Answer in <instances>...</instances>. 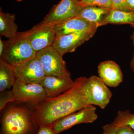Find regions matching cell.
I'll return each instance as SVG.
<instances>
[{"label": "cell", "instance_id": "6da1fadb", "mask_svg": "<svg viewBox=\"0 0 134 134\" xmlns=\"http://www.w3.org/2000/svg\"><path fill=\"white\" fill-rule=\"evenodd\" d=\"M85 78H76L71 88L55 97L47 99L36 108L35 118L39 127L53 125L63 117L90 105L82 90Z\"/></svg>", "mask_w": 134, "mask_h": 134}, {"label": "cell", "instance_id": "7a4b0ae2", "mask_svg": "<svg viewBox=\"0 0 134 134\" xmlns=\"http://www.w3.org/2000/svg\"><path fill=\"white\" fill-rule=\"evenodd\" d=\"M36 108L26 103L15 101L1 111L0 134H36L39 127Z\"/></svg>", "mask_w": 134, "mask_h": 134}, {"label": "cell", "instance_id": "3957f363", "mask_svg": "<svg viewBox=\"0 0 134 134\" xmlns=\"http://www.w3.org/2000/svg\"><path fill=\"white\" fill-rule=\"evenodd\" d=\"M4 51L0 59L12 66L27 61L37 54L23 32H19L15 38L4 41Z\"/></svg>", "mask_w": 134, "mask_h": 134}, {"label": "cell", "instance_id": "277c9868", "mask_svg": "<svg viewBox=\"0 0 134 134\" xmlns=\"http://www.w3.org/2000/svg\"><path fill=\"white\" fill-rule=\"evenodd\" d=\"M36 56L41 62L46 76L59 77L72 80L63 56L53 46L37 52Z\"/></svg>", "mask_w": 134, "mask_h": 134}, {"label": "cell", "instance_id": "5b68a950", "mask_svg": "<svg viewBox=\"0 0 134 134\" xmlns=\"http://www.w3.org/2000/svg\"><path fill=\"white\" fill-rule=\"evenodd\" d=\"M84 94L89 105L105 109L110 103L112 93L98 76L86 77L82 85Z\"/></svg>", "mask_w": 134, "mask_h": 134}, {"label": "cell", "instance_id": "8992f818", "mask_svg": "<svg viewBox=\"0 0 134 134\" xmlns=\"http://www.w3.org/2000/svg\"><path fill=\"white\" fill-rule=\"evenodd\" d=\"M12 90L15 101L26 103L36 109L47 98L40 84L27 83L16 78Z\"/></svg>", "mask_w": 134, "mask_h": 134}, {"label": "cell", "instance_id": "52a82bcc", "mask_svg": "<svg viewBox=\"0 0 134 134\" xmlns=\"http://www.w3.org/2000/svg\"><path fill=\"white\" fill-rule=\"evenodd\" d=\"M83 8L80 0H61L53 6L40 24L52 25L58 24L78 15Z\"/></svg>", "mask_w": 134, "mask_h": 134}, {"label": "cell", "instance_id": "ba28073f", "mask_svg": "<svg viewBox=\"0 0 134 134\" xmlns=\"http://www.w3.org/2000/svg\"><path fill=\"white\" fill-rule=\"evenodd\" d=\"M98 119L96 108L90 105L63 117L52 125L56 134L71 128L79 124L92 123Z\"/></svg>", "mask_w": 134, "mask_h": 134}, {"label": "cell", "instance_id": "9c48e42d", "mask_svg": "<svg viewBox=\"0 0 134 134\" xmlns=\"http://www.w3.org/2000/svg\"><path fill=\"white\" fill-rule=\"evenodd\" d=\"M98 28H91L81 31L57 36L53 46L62 56L74 52L79 46L91 38Z\"/></svg>", "mask_w": 134, "mask_h": 134}, {"label": "cell", "instance_id": "30bf717a", "mask_svg": "<svg viewBox=\"0 0 134 134\" xmlns=\"http://www.w3.org/2000/svg\"><path fill=\"white\" fill-rule=\"evenodd\" d=\"M23 32L37 52L53 46L56 38V33L52 25L39 23Z\"/></svg>", "mask_w": 134, "mask_h": 134}, {"label": "cell", "instance_id": "8fae6325", "mask_svg": "<svg viewBox=\"0 0 134 134\" xmlns=\"http://www.w3.org/2000/svg\"><path fill=\"white\" fill-rule=\"evenodd\" d=\"M12 67L16 78L26 83L40 84L46 76L41 62L36 55Z\"/></svg>", "mask_w": 134, "mask_h": 134}, {"label": "cell", "instance_id": "7c38bea8", "mask_svg": "<svg viewBox=\"0 0 134 134\" xmlns=\"http://www.w3.org/2000/svg\"><path fill=\"white\" fill-rule=\"evenodd\" d=\"M99 77L107 86L116 88L123 81L122 70L115 62L107 60L100 63L98 66Z\"/></svg>", "mask_w": 134, "mask_h": 134}, {"label": "cell", "instance_id": "4fadbf2b", "mask_svg": "<svg viewBox=\"0 0 134 134\" xmlns=\"http://www.w3.org/2000/svg\"><path fill=\"white\" fill-rule=\"evenodd\" d=\"M74 83L73 80L59 77L46 76L40 84L44 89L47 98L57 97L72 88Z\"/></svg>", "mask_w": 134, "mask_h": 134}, {"label": "cell", "instance_id": "5bb4252c", "mask_svg": "<svg viewBox=\"0 0 134 134\" xmlns=\"http://www.w3.org/2000/svg\"><path fill=\"white\" fill-rule=\"evenodd\" d=\"M53 26L56 37L81 31L91 28H98L96 24L77 16Z\"/></svg>", "mask_w": 134, "mask_h": 134}, {"label": "cell", "instance_id": "9a60e30c", "mask_svg": "<svg viewBox=\"0 0 134 134\" xmlns=\"http://www.w3.org/2000/svg\"><path fill=\"white\" fill-rule=\"evenodd\" d=\"M108 24H129L134 28V11H123L111 9L110 13L101 22L99 26Z\"/></svg>", "mask_w": 134, "mask_h": 134}, {"label": "cell", "instance_id": "2e32d148", "mask_svg": "<svg viewBox=\"0 0 134 134\" xmlns=\"http://www.w3.org/2000/svg\"><path fill=\"white\" fill-rule=\"evenodd\" d=\"M15 15L14 14L4 13L0 11V35L9 39L15 38L19 34L18 26L15 23Z\"/></svg>", "mask_w": 134, "mask_h": 134}, {"label": "cell", "instance_id": "e0dca14e", "mask_svg": "<svg viewBox=\"0 0 134 134\" xmlns=\"http://www.w3.org/2000/svg\"><path fill=\"white\" fill-rule=\"evenodd\" d=\"M111 9L95 6H87L84 7L77 16L96 24L98 27L101 22L109 14Z\"/></svg>", "mask_w": 134, "mask_h": 134}, {"label": "cell", "instance_id": "ac0fdd59", "mask_svg": "<svg viewBox=\"0 0 134 134\" xmlns=\"http://www.w3.org/2000/svg\"><path fill=\"white\" fill-rule=\"evenodd\" d=\"M16 79L12 65L0 59V92L12 88Z\"/></svg>", "mask_w": 134, "mask_h": 134}, {"label": "cell", "instance_id": "d6986e66", "mask_svg": "<svg viewBox=\"0 0 134 134\" xmlns=\"http://www.w3.org/2000/svg\"><path fill=\"white\" fill-rule=\"evenodd\" d=\"M114 121L119 126L125 125L134 130V114L129 110L119 111Z\"/></svg>", "mask_w": 134, "mask_h": 134}, {"label": "cell", "instance_id": "ffe728a7", "mask_svg": "<svg viewBox=\"0 0 134 134\" xmlns=\"http://www.w3.org/2000/svg\"><path fill=\"white\" fill-rule=\"evenodd\" d=\"M80 1L84 7L95 6L112 9L111 0H80Z\"/></svg>", "mask_w": 134, "mask_h": 134}, {"label": "cell", "instance_id": "44dd1931", "mask_svg": "<svg viewBox=\"0 0 134 134\" xmlns=\"http://www.w3.org/2000/svg\"><path fill=\"white\" fill-rule=\"evenodd\" d=\"M15 101L12 89L1 92L0 94V111L9 103Z\"/></svg>", "mask_w": 134, "mask_h": 134}, {"label": "cell", "instance_id": "7402d4cb", "mask_svg": "<svg viewBox=\"0 0 134 134\" xmlns=\"http://www.w3.org/2000/svg\"><path fill=\"white\" fill-rule=\"evenodd\" d=\"M112 9L123 11H130L128 7L127 0H111Z\"/></svg>", "mask_w": 134, "mask_h": 134}, {"label": "cell", "instance_id": "603a6c76", "mask_svg": "<svg viewBox=\"0 0 134 134\" xmlns=\"http://www.w3.org/2000/svg\"><path fill=\"white\" fill-rule=\"evenodd\" d=\"M119 126L113 121L103 127V132L101 134H115Z\"/></svg>", "mask_w": 134, "mask_h": 134}, {"label": "cell", "instance_id": "cb8c5ba5", "mask_svg": "<svg viewBox=\"0 0 134 134\" xmlns=\"http://www.w3.org/2000/svg\"><path fill=\"white\" fill-rule=\"evenodd\" d=\"M36 134H56L52 125H44L39 127Z\"/></svg>", "mask_w": 134, "mask_h": 134}, {"label": "cell", "instance_id": "d4e9b609", "mask_svg": "<svg viewBox=\"0 0 134 134\" xmlns=\"http://www.w3.org/2000/svg\"><path fill=\"white\" fill-rule=\"evenodd\" d=\"M115 134H134V130L128 126L121 125L119 126Z\"/></svg>", "mask_w": 134, "mask_h": 134}, {"label": "cell", "instance_id": "484cf974", "mask_svg": "<svg viewBox=\"0 0 134 134\" xmlns=\"http://www.w3.org/2000/svg\"><path fill=\"white\" fill-rule=\"evenodd\" d=\"M5 44L4 41H3L2 38H0V56L2 55L3 51H4Z\"/></svg>", "mask_w": 134, "mask_h": 134}, {"label": "cell", "instance_id": "4316f807", "mask_svg": "<svg viewBox=\"0 0 134 134\" xmlns=\"http://www.w3.org/2000/svg\"><path fill=\"white\" fill-rule=\"evenodd\" d=\"M127 3L130 9L134 11V0H127Z\"/></svg>", "mask_w": 134, "mask_h": 134}, {"label": "cell", "instance_id": "83f0119b", "mask_svg": "<svg viewBox=\"0 0 134 134\" xmlns=\"http://www.w3.org/2000/svg\"><path fill=\"white\" fill-rule=\"evenodd\" d=\"M130 66L132 72L134 74V51L133 52V55L130 63Z\"/></svg>", "mask_w": 134, "mask_h": 134}, {"label": "cell", "instance_id": "f1b7e54d", "mask_svg": "<svg viewBox=\"0 0 134 134\" xmlns=\"http://www.w3.org/2000/svg\"><path fill=\"white\" fill-rule=\"evenodd\" d=\"M130 39L132 40L133 45L134 46V31H133L131 36H130Z\"/></svg>", "mask_w": 134, "mask_h": 134}, {"label": "cell", "instance_id": "f546056e", "mask_svg": "<svg viewBox=\"0 0 134 134\" xmlns=\"http://www.w3.org/2000/svg\"><path fill=\"white\" fill-rule=\"evenodd\" d=\"M15 1L17 2H21L23 1V0H15Z\"/></svg>", "mask_w": 134, "mask_h": 134}]
</instances>
